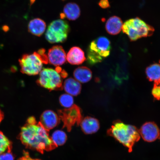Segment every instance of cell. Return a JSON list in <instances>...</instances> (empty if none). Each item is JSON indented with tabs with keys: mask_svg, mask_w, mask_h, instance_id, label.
I'll use <instances>...</instances> for the list:
<instances>
[{
	"mask_svg": "<svg viewBox=\"0 0 160 160\" xmlns=\"http://www.w3.org/2000/svg\"><path fill=\"white\" fill-rule=\"evenodd\" d=\"M18 138L28 148L36 150L42 153L57 147L50 137L49 131L43 127L40 122H37L33 117H29L27 123L21 128Z\"/></svg>",
	"mask_w": 160,
	"mask_h": 160,
	"instance_id": "obj_1",
	"label": "cell"
},
{
	"mask_svg": "<svg viewBox=\"0 0 160 160\" xmlns=\"http://www.w3.org/2000/svg\"><path fill=\"white\" fill-rule=\"evenodd\" d=\"M107 133L127 148L129 152L132 151L133 146L141 138L137 127L127 124L119 120L113 122L111 127L108 130Z\"/></svg>",
	"mask_w": 160,
	"mask_h": 160,
	"instance_id": "obj_2",
	"label": "cell"
},
{
	"mask_svg": "<svg viewBox=\"0 0 160 160\" xmlns=\"http://www.w3.org/2000/svg\"><path fill=\"white\" fill-rule=\"evenodd\" d=\"M48 62V56L43 49L33 53L24 55L19 60L21 72L29 75L38 74L42 69L43 64Z\"/></svg>",
	"mask_w": 160,
	"mask_h": 160,
	"instance_id": "obj_3",
	"label": "cell"
},
{
	"mask_svg": "<svg viewBox=\"0 0 160 160\" xmlns=\"http://www.w3.org/2000/svg\"><path fill=\"white\" fill-rule=\"evenodd\" d=\"M122 30L131 41H135L142 38L151 37L155 31L152 27L138 17L125 22Z\"/></svg>",
	"mask_w": 160,
	"mask_h": 160,
	"instance_id": "obj_4",
	"label": "cell"
},
{
	"mask_svg": "<svg viewBox=\"0 0 160 160\" xmlns=\"http://www.w3.org/2000/svg\"><path fill=\"white\" fill-rule=\"evenodd\" d=\"M111 42L108 38L101 37L92 41L88 50L87 59L91 65L101 62L110 55Z\"/></svg>",
	"mask_w": 160,
	"mask_h": 160,
	"instance_id": "obj_5",
	"label": "cell"
},
{
	"mask_svg": "<svg viewBox=\"0 0 160 160\" xmlns=\"http://www.w3.org/2000/svg\"><path fill=\"white\" fill-rule=\"evenodd\" d=\"M59 71L50 68L42 70L39 73V77L37 82L41 87L52 91L62 88L63 81L62 78H64L67 73H60Z\"/></svg>",
	"mask_w": 160,
	"mask_h": 160,
	"instance_id": "obj_6",
	"label": "cell"
},
{
	"mask_svg": "<svg viewBox=\"0 0 160 160\" xmlns=\"http://www.w3.org/2000/svg\"><path fill=\"white\" fill-rule=\"evenodd\" d=\"M70 31L67 22L62 20L53 21L48 26L45 38L51 43H63L67 39Z\"/></svg>",
	"mask_w": 160,
	"mask_h": 160,
	"instance_id": "obj_7",
	"label": "cell"
},
{
	"mask_svg": "<svg viewBox=\"0 0 160 160\" xmlns=\"http://www.w3.org/2000/svg\"><path fill=\"white\" fill-rule=\"evenodd\" d=\"M59 119L64 123V127L67 128L68 131H71L72 126L77 123L79 125L82 121L81 110L77 105H73L69 108L59 110Z\"/></svg>",
	"mask_w": 160,
	"mask_h": 160,
	"instance_id": "obj_8",
	"label": "cell"
},
{
	"mask_svg": "<svg viewBox=\"0 0 160 160\" xmlns=\"http://www.w3.org/2000/svg\"><path fill=\"white\" fill-rule=\"evenodd\" d=\"M140 136L144 141L152 142L159 138L160 130L154 122H149L144 123L139 130Z\"/></svg>",
	"mask_w": 160,
	"mask_h": 160,
	"instance_id": "obj_9",
	"label": "cell"
},
{
	"mask_svg": "<svg viewBox=\"0 0 160 160\" xmlns=\"http://www.w3.org/2000/svg\"><path fill=\"white\" fill-rule=\"evenodd\" d=\"M47 56L49 62L56 67L63 65L67 60L65 52L61 46H54L50 49Z\"/></svg>",
	"mask_w": 160,
	"mask_h": 160,
	"instance_id": "obj_10",
	"label": "cell"
},
{
	"mask_svg": "<svg viewBox=\"0 0 160 160\" xmlns=\"http://www.w3.org/2000/svg\"><path fill=\"white\" fill-rule=\"evenodd\" d=\"M57 114L51 110H47L42 113L40 118L42 125L48 131L57 127L59 122Z\"/></svg>",
	"mask_w": 160,
	"mask_h": 160,
	"instance_id": "obj_11",
	"label": "cell"
},
{
	"mask_svg": "<svg viewBox=\"0 0 160 160\" xmlns=\"http://www.w3.org/2000/svg\"><path fill=\"white\" fill-rule=\"evenodd\" d=\"M81 129L86 134L95 133L100 128V123L98 120L91 117H85L80 123Z\"/></svg>",
	"mask_w": 160,
	"mask_h": 160,
	"instance_id": "obj_12",
	"label": "cell"
},
{
	"mask_svg": "<svg viewBox=\"0 0 160 160\" xmlns=\"http://www.w3.org/2000/svg\"><path fill=\"white\" fill-rule=\"evenodd\" d=\"M86 59L84 52L78 47L71 48L67 55V61L73 65L81 64Z\"/></svg>",
	"mask_w": 160,
	"mask_h": 160,
	"instance_id": "obj_13",
	"label": "cell"
},
{
	"mask_svg": "<svg viewBox=\"0 0 160 160\" xmlns=\"http://www.w3.org/2000/svg\"><path fill=\"white\" fill-rule=\"evenodd\" d=\"M123 22L117 16H113L107 20L105 25V28L107 32L113 35H118L122 29Z\"/></svg>",
	"mask_w": 160,
	"mask_h": 160,
	"instance_id": "obj_14",
	"label": "cell"
},
{
	"mask_svg": "<svg viewBox=\"0 0 160 160\" xmlns=\"http://www.w3.org/2000/svg\"><path fill=\"white\" fill-rule=\"evenodd\" d=\"M63 12V13L61 14V18H67L72 21L77 19L81 14V10L79 6L74 3H69L66 5Z\"/></svg>",
	"mask_w": 160,
	"mask_h": 160,
	"instance_id": "obj_15",
	"label": "cell"
},
{
	"mask_svg": "<svg viewBox=\"0 0 160 160\" xmlns=\"http://www.w3.org/2000/svg\"><path fill=\"white\" fill-rule=\"evenodd\" d=\"M46 24L43 20L39 18L32 20L28 26V29L30 33L33 35L40 37L44 32Z\"/></svg>",
	"mask_w": 160,
	"mask_h": 160,
	"instance_id": "obj_16",
	"label": "cell"
},
{
	"mask_svg": "<svg viewBox=\"0 0 160 160\" xmlns=\"http://www.w3.org/2000/svg\"><path fill=\"white\" fill-rule=\"evenodd\" d=\"M63 88L68 94L72 96L79 95L81 90L80 82L72 78H69L65 80L63 83Z\"/></svg>",
	"mask_w": 160,
	"mask_h": 160,
	"instance_id": "obj_17",
	"label": "cell"
},
{
	"mask_svg": "<svg viewBox=\"0 0 160 160\" xmlns=\"http://www.w3.org/2000/svg\"><path fill=\"white\" fill-rule=\"evenodd\" d=\"M73 76L75 79L79 82L85 83L92 79V72L91 70L87 67H79L74 71Z\"/></svg>",
	"mask_w": 160,
	"mask_h": 160,
	"instance_id": "obj_18",
	"label": "cell"
},
{
	"mask_svg": "<svg viewBox=\"0 0 160 160\" xmlns=\"http://www.w3.org/2000/svg\"><path fill=\"white\" fill-rule=\"evenodd\" d=\"M146 73L149 81H154L155 84L160 85V65L155 63L150 65L146 69Z\"/></svg>",
	"mask_w": 160,
	"mask_h": 160,
	"instance_id": "obj_19",
	"label": "cell"
},
{
	"mask_svg": "<svg viewBox=\"0 0 160 160\" xmlns=\"http://www.w3.org/2000/svg\"><path fill=\"white\" fill-rule=\"evenodd\" d=\"M51 137L52 141L57 147L64 144L67 139V134L61 130H57L54 132Z\"/></svg>",
	"mask_w": 160,
	"mask_h": 160,
	"instance_id": "obj_20",
	"label": "cell"
},
{
	"mask_svg": "<svg viewBox=\"0 0 160 160\" xmlns=\"http://www.w3.org/2000/svg\"><path fill=\"white\" fill-rule=\"evenodd\" d=\"M12 148V142L0 131V155L6 152H11Z\"/></svg>",
	"mask_w": 160,
	"mask_h": 160,
	"instance_id": "obj_21",
	"label": "cell"
},
{
	"mask_svg": "<svg viewBox=\"0 0 160 160\" xmlns=\"http://www.w3.org/2000/svg\"><path fill=\"white\" fill-rule=\"evenodd\" d=\"M59 102L62 107L66 109L69 108L73 105V97L69 94H64L60 96Z\"/></svg>",
	"mask_w": 160,
	"mask_h": 160,
	"instance_id": "obj_22",
	"label": "cell"
},
{
	"mask_svg": "<svg viewBox=\"0 0 160 160\" xmlns=\"http://www.w3.org/2000/svg\"><path fill=\"white\" fill-rule=\"evenodd\" d=\"M152 94L156 99L158 101L160 100V85H158L155 84H154Z\"/></svg>",
	"mask_w": 160,
	"mask_h": 160,
	"instance_id": "obj_23",
	"label": "cell"
},
{
	"mask_svg": "<svg viewBox=\"0 0 160 160\" xmlns=\"http://www.w3.org/2000/svg\"><path fill=\"white\" fill-rule=\"evenodd\" d=\"M0 160H14V157L11 152H7L0 155Z\"/></svg>",
	"mask_w": 160,
	"mask_h": 160,
	"instance_id": "obj_24",
	"label": "cell"
},
{
	"mask_svg": "<svg viewBox=\"0 0 160 160\" xmlns=\"http://www.w3.org/2000/svg\"><path fill=\"white\" fill-rule=\"evenodd\" d=\"M98 5L103 9H107L110 7L109 0H101L99 2Z\"/></svg>",
	"mask_w": 160,
	"mask_h": 160,
	"instance_id": "obj_25",
	"label": "cell"
},
{
	"mask_svg": "<svg viewBox=\"0 0 160 160\" xmlns=\"http://www.w3.org/2000/svg\"><path fill=\"white\" fill-rule=\"evenodd\" d=\"M18 160H40L38 159H35L32 158L29 155L28 152L25 151L23 152V155Z\"/></svg>",
	"mask_w": 160,
	"mask_h": 160,
	"instance_id": "obj_26",
	"label": "cell"
},
{
	"mask_svg": "<svg viewBox=\"0 0 160 160\" xmlns=\"http://www.w3.org/2000/svg\"><path fill=\"white\" fill-rule=\"evenodd\" d=\"M4 118V114L1 111V109H0V123H1V122L2 121L3 119Z\"/></svg>",
	"mask_w": 160,
	"mask_h": 160,
	"instance_id": "obj_27",
	"label": "cell"
},
{
	"mask_svg": "<svg viewBox=\"0 0 160 160\" xmlns=\"http://www.w3.org/2000/svg\"><path fill=\"white\" fill-rule=\"evenodd\" d=\"M159 138L160 139V135H159Z\"/></svg>",
	"mask_w": 160,
	"mask_h": 160,
	"instance_id": "obj_28",
	"label": "cell"
},
{
	"mask_svg": "<svg viewBox=\"0 0 160 160\" xmlns=\"http://www.w3.org/2000/svg\"><path fill=\"white\" fill-rule=\"evenodd\" d=\"M159 62H160V61H159Z\"/></svg>",
	"mask_w": 160,
	"mask_h": 160,
	"instance_id": "obj_29",
	"label": "cell"
}]
</instances>
